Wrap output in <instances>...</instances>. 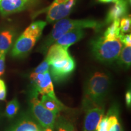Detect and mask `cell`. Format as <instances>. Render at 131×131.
I'll return each instance as SVG.
<instances>
[{
	"label": "cell",
	"mask_w": 131,
	"mask_h": 131,
	"mask_svg": "<svg viewBox=\"0 0 131 131\" xmlns=\"http://www.w3.org/2000/svg\"><path fill=\"white\" fill-rule=\"evenodd\" d=\"M109 131H123V130L119 122H117L110 127Z\"/></svg>",
	"instance_id": "obj_27"
},
{
	"label": "cell",
	"mask_w": 131,
	"mask_h": 131,
	"mask_svg": "<svg viewBox=\"0 0 131 131\" xmlns=\"http://www.w3.org/2000/svg\"><path fill=\"white\" fill-rule=\"evenodd\" d=\"M84 35V31L83 29H74L66 33L54 42L56 45H60L68 49L70 46L73 45L83 38Z\"/></svg>",
	"instance_id": "obj_12"
},
{
	"label": "cell",
	"mask_w": 131,
	"mask_h": 131,
	"mask_svg": "<svg viewBox=\"0 0 131 131\" xmlns=\"http://www.w3.org/2000/svg\"><path fill=\"white\" fill-rule=\"evenodd\" d=\"M91 50L95 58L102 63H112L117 60L123 47L119 38L107 40L98 37L91 42Z\"/></svg>",
	"instance_id": "obj_4"
},
{
	"label": "cell",
	"mask_w": 131,
	"mask_h": 131,
	"mask_svg": "<svg viewBox=\"0 0 131 131\" xmlns=\"http://www.w3.org/2000/svg\"><path fill=\"white\" fill-rule=\"evenodd\" d=\"M84 131H96L98 123L104 116L103 107H94L86 111Z\"/></svg>",
	"instance_id": "obj_9"
},
{
	"label": "cell",
	"mask_w": 131,
	"mask_h": 131,
	"mask_svg": "<svg viewBox=\"0 0 131 131\" xmlns=\"http://www.w3.org/2000/svg\"><path fill=\"white\" fill-rule=\"evenodd\" d=\"M3 55V54H1V53H0V57H1V55Z\"/></svg>",
	"instance_id": "obj_33"
},
{
	"label": "cell",
	"mask_w": 131,
	"mask_h": 131,
	"mask_svg": "<svg viewBox=\"0 0 131 131\" xmlns=\"http://www.w3.org/2000/svg\"><path fill=\"white\" fill-rule=\"evenodd\" d=\"M38 92L34 88L30 93V101L33 116L44 129H53L57 114L46 109L38 98Z\"/></svg>",
	"instance_id": "obj_5"
},
{
	"label": "cell",
	"mask_w": 131,
	"mask_h": 131,
	"mask_svg": "<svg viewBox=\"0 0 131 131\" xmlns=\"http://www.w3.org/2000/svg\"><path fill=\"white\" fill-rule=\"evenodd\" d=\"M6 84H5L4 81L3 80L0 79V91L1 90L6 89Z\"/></svg>",
	"instance_id": "obj_30"
},
{
	"label": "cell",
	"mask_w": 131,
	"mask_h": 131,
	"mask_svg": "<svg viewBox=\"0 0 131 131\" xmlns=\"http://www.w3.org/2000/svg\"><path fill=\"white\" fill-rule=\"evenodd\" d=\"M111 79L105 73L96 72L87 80L85 85L83 107L85 111L103 107V104L109 93Z\"/></svg>",
	"instance_id": "obj_1"
},
{
	"label": "cell",
	"mask_w": 131,
	"mask_h": 131,
	"mask_svg": "<svg viewBox=\"0 0 131 131\" xmlns=\"http://www.w3.org/2000/svg\"><path fill=\"white\" fill-rule=\"evenodd\" d=\"M5 55L3 54L0 57V76L4 73L5 70Z\"/></svg>",
	"instance_id": "obj_26"
},
{
	"label": "cell",
	"mask_w": 131,
	"mask_h": 131,
	"mask_svg": "<svg viewBox=\"0 0 131 131\" xmlns=\"http://www.w3.org/2000/svg\"><path fill=\"white\" fill-rule=\"evenodd\" d=\"M119 22L120 19H115L112 21V24L104 32L103 38L107 40H114L119 38L120 34V28H119Z\"/></svg>",
	"instance_id": "obj_17"
},
{
	"label": "cell",
	"mask_w": 131,
	"mask_h": 131,
	"mask_svg": "<svg viewBox=\"0 0 131 131\" xmlns=\"http://www.w3.org/2000/svg\"><path fill=\"white\" fill-rule=\"evenodd\" d=\"M6 95H7L6 88L0 91V100H6Z\"/></svg>",
	"instance_id": "obj_29"
},
{
	"label": "cell",
	"mask_w": 131,
	"mask_h": 131,
	"mask_svg": "<svg viewBox=\"0 0 131 131\" xmlns=\"http://www.w3.org/2000/svg\"><path fill=\"white\" fill-rule=\"evenodd\" d=\"M46 24L45 21H38L29 26L16 41L11 52L12 56L21 58L28 55L41 36Z\"/></svg>",
	"instance_id": "obj_3"
},
{
	"label": "cell",
	"mask_w": 131,
	"mask_h": 131,
	"mask_svg": "<svg viewBox=\"0 0 131 131\" xmlns=\"http://www.w3.org/2000/svg\"><path fill=\"white\" fill-rule=\"evenodd\" d=\"M109 126L108 123V118L107 115L103 117L98 123L96 131H109Z\"/></svg>",
	"instance_id": "obj_23"
},
{
	"label": "cell",
	"mask_w": 131,
	"mask_h": 131,
	"mask_svg": "<svg viewBox=\"0 0 131 131\" xmlns=\"http://www.w3.org/2000/svg\"><path fill=\"white\" fill-rule=\"evenodd\" d=\"M131 26V19L130 15L125 16L122 18L119 22V28L120 32L123 34L130 32Z\"/></svg>",
	"instance_id": "obj_21"
},
{
	"label": "cell",
	"mask_w": 131,
	"mask_h": 131,
	"mask_svg": "<svg viewBox=\"0 0 131 131\" xmlns=\"http://www.w3.org/2000/svg\"><path fill=\"white\" fill-rule=\"evenodd\" d=\"M70 56V54L68 52V49L54 43L53 45H52L49 47L46 60L50 64V63L55 60L68 58Z\"/></svg>",
	"instance_id": "obj_13"
},
{
	"label": "cell",
	"mask_w": 131,
	"mask_h": 131,
	"mask_svg": "<svg viewBox=\"0 0 131 131\" xmlns=\"http://www.w3.org/2000/svg\"><path fill=\"white\" fill-rule=\"evenodd\" d=\"M98 1L100 3H115L117 2V1H118V0H98Z\"/></svg>",
	"instance_id": "obj_31"
},
{
	"label": "cell",
	"mask_w": 131,
	"mask_h": 131,
	"mask_svg": "<svg viewBox=\"0 0 131 131\" xmlns=\"http://www.w3.org/2000/svg\"><path fill=\"white\" fill-rule=\"evenodd\" d=\"M6 131H44V128L29 116L21 118Z\"/></svg>",
	"instance_id": "obj_11"
},
{
	"label": "cell",
	"mask_w": 131,
	"mask_h": 131,
	"mask_svg": "<svg viewBox=\"0 0 131 131\" xmlns=\"http://www.w3.org/2000/svg\"><path fill=\"white\" fill-rule=\"evenodd\" d=\"M35 88L38 92L42 95H48L49 96L52 98H56L53 89V86L52 84L51 77H50L49 70L44 73V78L38 86Z\"/></svg>",
	"instance_id": "obj_15"
},
{
	"label": "cell",
	"mask_w": 131,
	"mask_h": 131,
	"mask_svg": "<svg viewBox=\"0 0 131 131\" xmlns=\"http://www.w3.org/2000/svg\"><path fill=\"white\" fill-rule=\"evenodd\" d=\"M44 131H53V129L51 128H45L44 129Z\"/></svg>",
	"instance_id": "obj_32"
},
{
	"label": "cell",
	"mask_w": 131,
	"mask_h": 131,
	"mask_svg": "<svg viewBox=\"0 0 131 131\" xmlns=\"http://www.w3.org/2000/svg\"><path fill=\"white\" fill-rule=\"evenodd\" d=\"M19 108V102L16 98L9 101L7 103L6 107V110H5V114H6V117L9 118V119L14 118L17 114Z\"/></svg>",
	"instance_id": "obj_20"
},
{
	"label": "cell",
	"mask_w": 131,
	"mask_h": 131,
	"mask_svg": "<svg viewBox=\"0 0 131 131\" xmlns=\"http://www.w3.org/2000/svg\"><path fill=\"white\" fill-rule=\"evenodd\" d=\"M53 129L55 131H75L73 124L62 117L56 119Z\"/></svg>",
	"instance_id": "obj_19"
},
{
	"label": "cell",
	"mask_w": 131,
	"mask_h": 131,
	"mask_svg": "<svg viewBox=\"0 0 131 131\" xmlns=\"http://www.w3.org/2000/svg\"><path fill=\"white\" fill-rule=\"evenodd\" d=\"M41 103L42 106L47 110L58 114L59 112L65 110L66 107L61 101L58 100V98H52L48 95H42Z\"/></svg>",
	"instance_id": "obj_14"
},
{
	"label": "cell",
	"mask_w": 131,
	"mask_h": 131,
	"mask_svg": "<svg viewBox=\"0 0 131 131\" xmlns=\"http://www.w3.org/2000/svg\"><path fill=\"white\" fill-rule=\"evenodd\" d=\"M129 0H118L111 6L106 16L104 24H109L115 19H120L127 15Z\"/></svg>",
	"instance_id": "obj_10"
},
{
	"label": "cell",
	"mask_w": 131,
	"mask_h": 131,
	"mask_svg": "<svg viewBox=\"0 0 131 131\" xmlns=\"http://www.w3.org/2000/svg\"><path fill=\"white\" fill-rule=\"evenodd\" d=\"M119 38L122 44L125 46H131V35L130 34H124L123 33L120 32Z\"/></svg>",
	"instance_id": "obj_25"
},
{
	"label": "cell",
	"mask_w": 131,
	"mask_h": 131,
	"mask_svg": "<svg viewBox=\"0 0 131 131\" xmlns=\"http://www.w3.org/2000/svg\"><path fill=\"white\" fill-rule=\"evenodd\" d=\"M76 0H54L50 6L45 10L47 12L48 23L57 21L68 16L75 6Z\"/></svg>",
	"instance_id": "obj_7"
},
{
	"label": "cell",
	"mask_w": 131,
	"mask_h": 131,
	"mask_svg": "<svg viewBox=\"0 0 131 131\" xmlns=\"http://www.w3.org/2000/svg\"><path fill=\"white\" fill-rule=\"evenodd\" d=\"M50 72L54 81L60 82L68 78L74 71L76 64L71 56L50 63Z\"/></svg>",
	"instance_id": "obj_6"
},
{
	"label": "cell",
	"mask_w": 131,
	"mask_h": 131,
	"mask_svg": "<svg viewBox=\"0 0 131 131\" xmlns=\"http://www.w3.org/2000/svg\"><path fill=\"white\" fill-rule=\"evenodd\" d=\"M118 63L126 68H130L131 64V47L125 46L122 47L118 58Z\"/></svg>",
	"instance_id": "obj_18"
},
{
	"label": "cell",
	"mask_w": 131,
	"mask_h": 131,
	"mask_svg": "<svg viewBox=\"0 0 131 131\" xmlns=\"http://www.w3.org/2000/svg\"><path fill=\"white\" fill-rule=\"evenodd\" d=\"M38 0H1L0 13L2 16L19 12L35 4Z\"/></svg>",
	"instance_id": "obj_8"
},
{
	"label": "cell",
	"mask_w": 131,
	"mask_h": 131,
	"mask_svg": "<svg viewBox=\"0 0 131 131\" xmlns=\"http://www.w3.org/2000/svg\"><path fill=\"white\" fill-rule=\"evenodd\" d=\"M15 34L12 30H5L0 32V53L6 54L11 47Z\"/></svg>",
	"instance_id": "obj_16"
},
{
	"label": "cell",
	"mask_w": 131,
	"mask_h": 131,
	"mask_svg": "<svg viewBox=\"0 0 131 131\" xmlns=\"http://www.w3.org/2000/svg\"><path fill=\"white\" fill-rule=\"evenodd\" d=\"M104 23L94 19H61L57 21L54 25L52 32L47 37L41 47V52L45 53L54 42L66 33L74 29L91 28L96 30H100Z\"/></svg>",
	"instance_id": "obj_2"
},
{
	"label": "cell",
	"mask_w": 131,
	"mask_h": 131,
	"mask_svg": "<svg viewBox=\"0 0 131 131\" xmlns=\"http://www.w3.org/2000/svg\"><path fill=\"white\" fill-rule=\"evenodd\" d=\"M44 78V73H37L33 72L30 75V79L34 84V88H37L40 85Z\"/></svg>",
	"instance_id": "obj_22"
},
{
	"label": "cell",
	"mask_w": 131,
	"mask_h": 131,
	"mask_svg": "<svg viewBox=\"0 0 131 131\" xmlns=\"http://www.w3.org/2000/svg\"><path fill=\"white\" fill-rule=\"evenodd\" d=\"M1 1V0H0V1Z\"/></svg>",
	"instance_id": "obj_34"
},
{
	"label": "cell",
	"mask_w": 131,
	"mask_h": 131,
	"mask_svg": "<svg viewBox=\"0 0 131 131\" xmlns=\"http://www.w3.org/2000/svg\"><path fill=\"white\" fill-rule=\"evenodd\" d=\"M126 105L128 107H130L131 104V92L130 90H129L126 94Z\"/></svg>",
	"instance_id": "obj_28"
},
{
	"label": "cell",
	"mask_w": 131,
	"mask_h": 131,
	"mask_svg": "<svg viewBox=\"0 0 131 131\" xmlns=\"http://www.w3.org/2000/svg\"><path fill=\"white\" fill-rule=\"evenodd\" d=\"M49 68H50V64H49V62L45 59L38 66L35 68L34 72L37 73H44L49 70Z\"/></svg>",
	"instance_id": "obj_24"
}]
</instances>
